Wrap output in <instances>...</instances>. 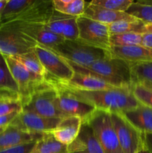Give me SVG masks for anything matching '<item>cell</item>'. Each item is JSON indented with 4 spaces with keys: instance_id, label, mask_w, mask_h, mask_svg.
I'll return each instance as SVG.
<instances>
[{
    "instance_id": "4dcf8cb0",
    "label": "cell",
    "mask_w": 152,
    "mask_h": 153,
    "mask_svg": "<svg viewBox=\"0 0 152 153\" xmlns=\"http://www.w3.org/2000/svg\"><path fill=\"white\" fill-rule=\"evenodd\" d=\"M13 57L16 58L18 61H19L22 65L25 66L27 69H28L30 71L45 78L47 76L46 70L44 69L43 64H41L34 51Z\"/></svg>"
},
{
    "instance_id": "9c48e42d",
    "label": "cell",
    "mask_w": 152,
    "mask_h": 153,
    "mask_svg": "<svg viewBox=\"0 0 152 153\" xmlns=\"http://www.w3.org/2000/svg\"><path fill=\"white\" fill-rule=\"evenodd\" d=\"M78 38L86 45L110 51V31L108 25L80 16L77 17Z\"/></svg>"
},
{
    "instance_id": "83f0119b",
    "label": "cell",
    "mask_w": 152,
    "mask_h": 153,
    "mask_svg": "<svg viewBox=\"0 0 152 153\" xmlns=\"http://www.w3.org/2000/svg\"><path fill=\"white\" fill-rule=\"evenodd\" d=\"M22 111V103L16 94L0 93V117Z\"/></svg>"
},
{
    "instance_id": "5b68a950",
    "label": "cell",
    "mask_w": 152,
    "mask_h": 153,
    "mask_svg": "<svg viewBox=\"0 0 152 153\" xmlns=\"http://www.w3.org/2000/svg\"><path fill=\"white\" fill-rule=\"evenodd\" d=\"M83 122L92 128L104 153H124L112 126L110 113L95 110Z\"/></svg>"
},
{
    "instance_id": "4316f807",
    "label": "cell",
    "mask_w": 152,
    "mask_h": 153,
    "mask_svg": "<svg viewBox=\"0 0 152 153\" xmlns=\"http://www.w3.org/2000/svg\"><path fill=\"white\" fill-rule=\"evenodd\" d=\"M35 0H7L2 12L1 23L9 22L16 17Z\"/></svg>"
},
{
    "instance_id": "2e32d148",
    "label": "cell",
    "mask_w": 152,
    "mask_h": 153,
    "mask_svg": "<svg viewBox=\"0 0 152 153\" xmlns=\"http://www.w3.org/2000/svg\"><path fill=\"white\" fill-rule=\"evenodd\" d=\"M68 153H104L92 128L83 122L78 136L67 146Z\"/></svg>"
},
{
    "instance_id": "b9f144b4",
    "label": "cell",
    "mask_w": 152,
    "mask_h": 153,
    "mask_svg": "<svg viewBox=\"0 0 152 153\" xmlns=\"http://www.w3.org/2000/svg\"><path fill=\"white\" fill-rule=\"evenodd\" d=\"M5 128H0V133L2 132V131H4V130L5 129Z\"/></svg>"
},
{
    "instance_id": "8d00e7d4",
    "label": "cell",
    "mask_w": 152,
    "mask_h": 153,
    "mask_svg": "<svg viewBox=\"0 0 152 153\" xmlns=\"http://www.w3.org/2000/svg\"><path fill=\"white\" fill-rule=\"evenodd\" d=\"M145 147L149 153H152V134H144Z\"/></svg>"
},
{
    "instance_id": "e575fe53",
    "label": "cell",
    "mask_w": 152,
    "mask_h": 153,
    "mask_svg": "<svg viewBox=\"0 0 152 153\" xmlns=\"http://www.w3.org/2000/svg\"><path fill=\"white\" fill-rule=\"evenodd\" d=\"M36 142L37 140L13 147L0 149V153H30L35 146Z\"/></svg>"
},
{
    "instance_id": "30bf717a",
    "label": "cell",
    "mask_w": 152,
    "mask_h": 153,
    "mask_svg": "<svg viewBox=\"0 0 152 153\" xmlns=\"http://www.w3.org/2000/svg\"><path fill=\"white\" fill-rule=\"evenodd\" d=\"M0 27L10 28L18 31L31 38L37 44L50 49L64 40L62 37L49 31L45 24L28 23L12 21L0 24Z\"/></svg>"
},
{
    "instance_id": "f1b7e54d",
    "label": "cell",
    "mask_w": 152,
    "mask_h": 153,
    "mask_svg": "<svg viewBox=\"0 0 152 153\" xmlns=\"http://www.w3.org/2000/svg\"><path fill=\"white\" fill-rule=\"evenodd\" d=\"M132 85L142 82L152 83V62L129 63Z\"/></svg>"
},
{
    "instance_id": "ba28073f",
    "label": "cell",
    "mask_w": 152,
    "mask_h": 153,
    "mask_svg": "<svg viewBox=\"0 0 152 153\" xmlns=\"http://www.w3.org/2000/svg\"><path fill=\"white\" fill-rule=\"evenodd\" d=\"M13 79L19 89V97L23 103L33 93L46 82V79L30 71L13 56L4 55Z\"/></svg>"
},
{
    "instance_id": "4fadbf2b",
    "label": "cell",
    "mask_w": 152,
    "mask_h": 153,
    "mask_svg": "<svg viewBox=\"0 0 152 153\" xmlns=\"http://www.w3.org/2000/svg\"><path fill=\"white\" fill-rule=\"evenodd\" d=\"M61 120V118L44 117L31 112L22 111L10 126L31 134H44L53 131Z\"/></svg>"
},
{
    "instance_id": "5bb4252c",
    "label": "cell",
    "mask_w": 152,
    "mask_h": 153,
    "mask_svg": "<svg viewBox=\"0 0 152 153\" xmlns=\"http://www.w3.org/2000/svg\"><path fill=\"white\" fill-rule=\"evenodd\" d=\"M46 28L63 40H75L78 38L77 17L54 11L53 14L45 24Z\"/></svg>"
},
{
    "instance_id": "8fae6325",
    "label": "cell",
    "mask_w": 152,
    "mask_h": 153,
    "mask_svg": "<svg viewBox=\"0 0 152 153\" xmlns=\"http://www.w3.org/2000/svg\"><path fill=\"white\" fill-rule=\"evenodd\" d=\"M52 82L57 91V105L60 111L64 117H78L81 118L83 122L86 120L95 108L90 105L86 104L70 95L56 80L46 79Z\"/></svg>"
},
{
    "instance_id": "836d02e7",
    "label": "cell",
    "mask_w": 152,
    "mask_h": 153,
    "mask_svg": "<svg viewBox=\"0 0 152 153\" xmlns=\"http://www.w3.org/2000/svg\"><path fill=\"white\" fill-rule=\"evenodd\" d=\"M132 92L140 104L152 108V91L140 84H135L132 85Z\"/></svg>"
},
{
    "instance_id": "ab89813d",
    "label": "cell",
    "mask_w": 152,
    "mask_h": 153,
    "mask_svg": "<svg viewBox=\"0 0 152 153\" xmlns=\"http://www.w3.org/2000/svg\"><path fill=\"white\" fill-rule=\"evenodd\" d=\"M137 84H140V85H142V86H144L145 88H148V89L152 91V83H151V82H139V83H137Z\"/></svg>"
},
{
    "instance_id": "d4e9b609",
    "label": "cell",
    "mask_w": 152,
    "mask_h": 153,
    "mask_svg": "<svg viewBox=\"0 0 152 153\" xmlns=\"http://www.w3.org/2000/svg\"><path fill=\"white\" fill-rule=\"evenodd\" d=\"M55 11L78 17L83 15L87 2L83 0H52Z\"/></svg>"
},
{
    "instance_id": "cb8c5ba5",
    "label": "cell",
    "mask_w": 152,
    "mask_h": 153,
    "mask_svg": "<svg viewBox=\"0 0 152 153\" xmlns=\"http://www.w3.org/2000/svg\"><path fill=\"white\" fill-rule=\"evenodd\" d=\"M30 153H68L67 146L60 143L51 133H44Z\"/></svg>"
},
{
    "instance_id": "7402d4cb",
    "label": "cell",
    "mask_w": 152,
    "mask_h": 153,
    "mask_svg": "<svg viewBox=\"0 0 152 153\" xmlns=\"http://www.w3.org/2000/svg\"><path fill=\"white\" fill-rule=\"evenodd\" d=\"M143 134H152V108L140 104L132 110L122 113Z\"/></svg>"
},
{
    "instance_id": "d6a6232c",
    "label": "cell",
    "mask_w": 152,
    "mask_h": 153,
    "mask_svg": "<svg viewBox=\"0 0 152 153\" xmlns=\"http://www.w3.org/2000/svg\"><path fill=\"white\" fill-rule=\"evenodd\" d=\"M134 1V0H92L89 2L113 11L126 13Z\"/></svg>"
},
{
    "instance_id": "44dd1931",
    "label": "cell",
    "mask_w": 152,
    "mask_h": 153,
    "mask_svg": "<svg viewBox=\"0 0 152 153\" xmlns=\"http://www.w3.org/2000/svg\"><path fill=\"white\" fill-rule=\"evenodd\" d=\"M60 83L67 88L83 91H103V90H110L116 88V87L112 86L95 76L88 74L75 73V72L69 82H66V83H61V82Z\"/></svg>"
},
{
    "instance_id": "8992f818",
    "label": "cell",
    "mask_w": 152,
    "mask_h": 153,
    "mask_svg": "<svg viewBox=\"0 0 152 153\" xmlns=\"http://www.w3.org/2000/svg\"><path fill=\"white\" fill-rule=\"evenodd\" d=\"M112 126L124 153H137L145 149L144 134L122 113L110 114Z\"/></svg>"
},
{
    "instance_id": "7a4b0ae2",
    "label": "cell",
    "mask_w": 152,
    "mask_h": 153,
    "mask_svg": "<svg viewBox=\"0 0 152 153\" xmlns=\"http://www.w3.org/2000/svg\"><path fill=\"white\" fill-rule=\"evenodd\" d=\"M67 62L75 73L91 75L116 88H132L131 67L125 60L110 55L86 67Z\"/></svg>"
},
{
    "instance_id": "60d3db41",
    "label": "cell",
    "mask_w": 152,
    "mask_h": 153,
    "mask_svg": "<svg viewBox=\"0 0 152 153\" xmlns=\"http://www.w3.org/2000/svg\"><path fill=\"white\" fill-rule=\"evenodd\" d=\"M137 153H149V152L145 149H145H142L141 151H139V152H138Z\"/></svg>"
},
{
    "instance_id": "3957f363",
    "label": "cell",
    "mask_w": 152,
    "mask_h": 153,
    "mask_svg": "<svg viewBox=\"0 0 152 153\" xmlns=\"http://www.w3.org/2000/svg\"><path fill=\"white\" fill-rule=\"evenodd\" d=\"M51 49L66 61L80 67H86L98 60L110 56L108 51L92 47L78 40H64Z\"/></svg>"
},
{
    "instance_id": "f546056e",
    "label": "cell",
    "mask_w": 152,
    "mask_h": 153,
    "mask_svg": "<svg viewBox=\"0 0 152 153\" xmlns=\"http://www.w3.org/2000/svg\"><path fill=\"white\" fill-rule=\"evenodd\" d=\"M142 34L138 33H121L110 34V46L114 47H125V46L142 45Z\"/></svg>"
},
{
    "instance_id": "7c38bea8",
    "label": "cell",
    "mask_w": 152,
    "mask_h": 153,
    "mask_svg": "<svg viewBox=\"0 0 152 153\" xmlns=\"http://www.w3.org/2000/svg\"><path fill=\"white\" fill-rule=\"evenodd\" d=\"M37 44L35 41L18 31L0 27V54L1 55L16 56L34 52Z\"/></svg>"
},
{
    "instance_id": "52a82bcc",
    "label": "cell",
    "mask_w": 152,
    "mask_h": 153,
    "mask_svg": "<svg viewBox=\"0 0 152 153\" xmlns=\"http://www.w3.org/2000/svg\"><path fill=\"white\" fill-rule=\"evenodd\" d=\"M34 52L46 70V79H52L61 83H66L75 74L68 62L49 48L37 44Z\"/></svg>"
},
{
    "instance_id": "74e56055",
    "label": "cell",
    "mask_w": 152,
    "mask_h": 153,
    "mask_svg": "<svg viewBox=\"0 0 152 153\" xmlns=\"http://www.w3.org/2000/svg\"><path fill=\"white\" fill-rule=\"evenodd\" d=\"M142 45L152 49V32L143 34Z\"/></svg>"
},
{
    "instance_id": "6da1fadb",
    "label": "cell",
    "mask_w": 152,
    "mask_h": 153,
    "mask_svg": "<svg viewBox=\"0 0 152 153\" xmlns=\"http://www.w3.org/2000/svg\"><path fill=\"white\" fill-rule=\"evenodd\" d=\"M75 98L90 105L95 110L108 113H123L139 105L134 97L132 88H116L110 90L83 91L67 88L58 82Z\"/></svg>"
},
{
    "instance_id": "603a6c76",
    "label": "cell",
    "mask_w": 152,
    "mask_h": 153,
    "mask_svg": "<svg viewBox=\"0 0 152 153\" xmlns=\"http://www.w3.org/2000/svg\"><path fill=\"white\" fill-rule=\"evenodd\" d=\"M110 34L121 33L147 34L152 32V25H147L139 19L135 21H119L108 25Z\"/></svg>"
},
{
    "instance_id": "ac0fdd59",
    "label": "cell",
    "mask_w": 152,
    "mask_h": 153,
    "mask_svg": "<svg viewBox=\"0 0 152 153\" xmlns=\"http://www.w3.org/2000/svg\"><path fill=\"white\" fill-rule=\"evenodd\" d=\"M82 124L83 120L78 117H66L50 133L58 141L68 146L78 136Z\"/></svg>"
},
{
    "instance_id": "f35d334b",
    "label": "cell",
    "mask_w": 152,
    "mask_h": 153,
    "mask_svg": "<svg viewBox=\"0 0 152 153\" xmlns=\"http://www.w3.org/2000/svg\"><path fill=\"white\" fill-rule=\"evenodd\" d=\"M7 0H0V24L1 22V12H2L6 3H7Z\"/></svg>"
},
{
    "instance_id": "d6986e66",
    "label": "cell",
    "mask_w": 152,
    "mask_h": 153,
    "mask_svg": "<svg viewBox=\"0 0 152 153\" xmlns=\"http://www.w3.org/2000/svg\"><path fill=\"white\" fill-rule=\"evenodd\" d=\"M111 56L125 60L128 63L152 62V49L142 45L114 47L110 49Z\"/></svg>"
},
{
    "instance_id": "e0dca14e",
    "label": "cell",
    "mask_w": 152,
    "mask_h": 153,
    "mask_svg": "<svg viewBox=\"0 0 152 153\" xmlns=\"http://www.w3.org/2000/svg\"><path fill=\"white\" fill-rule=\"evenodd\" d=\"M82 16L107 25L119 21H135L138 19L127 13L113 11L90 2H87Z\"/></svg>"
},
{
    "instance_id": "1f68e13d",
    "label": "cell",
    "mask_w": 152,
    "mask_h": 153,
    "mask_svg": "<svg viewBox=\"0 0 152 153\" xmlns=\"http://www.w3.org/2000/svg\"><path fill=\"white\" fill-rule=\"evenodd\" d=\"M126 13L147 25H152V5L151 4H142L134 1Z\"/></svg>"
},
{
    "instance_id": "ffe728a7",
    "label": "cell",
    "mask_w": 152,
    "mask_h": 153,
    "mask_svg": "<svg viewBox=\"0 0 152 153\" xmlns=\"http://www.w3.org/2000/svg\"><path fill=\"white\" fill-rule=\"evenodd\" d=\"M43 134H31L9 125L0 133V149L31 143L40 139Z\"/></svg>"
},
{
    "instance_id": "484cf974",
    "label": "cell",
    "mask_w": 152,
    "mask_h": 153,
    "mask_svg": "<svg viewBox=\"0 0 152 153\" xmlns=\"http://www.w3.org/2000/svg\"><path fill=\"white\" fill-rule=\"evenodd\" d=\"M0 93L19 96L17 85L13 79L4 56L1 54H0Z\"/></svg>"
},
{
    "instance_id": "9a60e30c",
    "label": "cell",
    "mask_w": 152,
    "mask_h": 153,
    "mask_svg": "<svg viewBox=\"0 0 152 153\" xmlns=\"http://www.w3.org/2000/svg\"><path fill=\"white\" fill-rule=\"evenodd\" d=\"M54 11L55 9L52 0H35L32 4L26 7L23 11L9 22L16 21L28 23L46 24L53 14Z\"/></svg>"
},
{
    "instance_id": "277c9868",
    "label": "cell",
    "mask_w": 152,
    "mask_h": 153,
    "mask_svg": "<svg viewBox=\"0 0 152 153\" xmlns=\"http://www.w3.org/2000/svg\"><path fill=\"white\" fill-rule=\"evenodd\" d=\"M22 111L48 118L65 117L57 105L56 88L47 79L22 103Z\"/></svg>"
},
{
    "instance_id": "d590c367",
    "label": "cell",
    "mask_w": 152,
    "mask_h": 153,
    "mask_svg": "<svg viewBox=\"0 0 152 153\" xmlns=\"http://www.w3.org/2000/svg\"><path fill=\"white\" fill-rule=\"evenodd\" d=\"M19 112H14L8 115L0 117V128H6L8 126Z\"/></svg>"
}]
</instances>
